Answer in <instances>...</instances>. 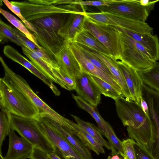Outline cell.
I'll return each instance as SVG.
<instances>
[{"instance_id": "12", "label": "cell", "mask_w": 159, "mask_h": 159, "mask_svg": "<svg viewBox=\"0 0 159 159\" xmlns=\"http://www.w3.org/2000/svg\"><path fill=\"white\" fill-rule=\"evenodd\" d=\"M53 57L59 67L70 76L75 78L82 73L80 64L68 43H64Z\"/></svg>"}, {"instance_id": "19", "label": "cell", "mask_w": 159, "mask_h": 159, "mask_svg": "<svg viewBox=\"0 0 159 159\" xmlns=\"http://www.w3.org/2000/svg\"><path fill=\"white\" fill-rule=\"evenodd\" d=\"M87 48L99 58L108 68L120 87L122 92V95L125 97L132 100L123 73L118 65L117 61L114 59L111 56L99 52L88 47Z\"/></svg>"}, {"instance_id": "39", "label": "cell", "mask_w": 159, "mask_h": 159, "mask_svg": "<svg viewBox=\"0 0 159 159\" xmlns=\"http://www.w3.org/2000/svg\"><path fill=\"white\" fill-rule=\"evenodd\" d=\"M12 30L14 33L20 39L26 48H28L32 51L43 49V48H40L36 46L32 41L30 40L26 35L17 29L12 27Z\"/></svg>"}, {"instance_id": "25", "label": "cell", "mask_w": 159, "mask_h": 159, "mask_svg": "<svg viewBox=\"0 0 159 159\" xmlns=\"http://www.w3.org/2000/svg\"><path fill=\"white\" fill-rule=\"evenodd\" d=\"M22 49L23 53L39 70L53 82L59 84L51 67L46 62L28 48H22Z\"/></svg>"}, {"instance_id": "18", "label": "cell", "mask_w": 159, "mask_h": 159, "mask_svg": "<svg viewBox=\"0 0 159 159\" xmlns=\"http://www.w3.org/2000/svg\"><path fill=\"white\" fill-rule=\"evenodd\" d=\"M40 115L49 125L61 135L84 159H93L89 149L84 146L76 136L48 116L43 114Z\"/></svg>"}, {"instance_id": "42", "label": "cell", "mask_w": 159, "mask_h": 159, "mask_svg": "<svg viewBox=\"0 0 159 159\" xmlns=\"http://www.w3.org/2000/svg\"><path fill=\"white\" fill-rule=\"evenodd\" d=\"M27 1L33 4L47 6L70 4H72L73 1L71 0H29Z\"/></svg>"}, {"instance_id": "2", "label": "cell", "mask_w": 159, "mask_h": 159, "mask_svg": "<svg viewBox=\"0 0 159 159\" xmlns=\"http://www.w3.org/2000/svg\"><path fill=\"white\" fill-rule=\"evenodd\" d=\"M0 106L7 114L35 118L39 109L24 94L4 78L0 79Z\"/></svg>"}, {"instance_id": "24", "label": "cell", "mask_w": 159, "mask_h": 159, "mask_svg": "<svg viewBox=\"0 0 159 159\" xmlns=\"http://www.w3.org/2000/svg\"><path fill=\"white\" fill-rule=\"evenodd\" d=\"M72 95L78 105L93 117L96 121L101 133L106 137L107 132L104 125L106 121L99 114L96 107L91 105L80 96L73 94Z\"/></svg>"}, {"instance_id": "49", "label": "cell", "mask_w": 159, "mask_h": 159, "mask_svg": "<svg viewBox=\"0 0 159 159\" xmlns=\"http://www.w3.org/2000/svg\"><path fill=\"white\" fill-rule=\"evenodd\" d=\"M120 159H122V158L120 157Z\"/></svg>"}, {"instance_id": "17", "label": "cell", "mask_w": 159, "mask_h": 159, "mask_svg": "<svg viewBox=\"0 0 159 159\" xmlns=\"http://www.w3.org/2000/svg\"><path fill=\"white\" fill-rule=\"evenodd\" d=\"M129 91L132 100L141 105L143 81L138 72L121 61H117Z\"/></svg>"}, {"instance_id": "29", "label": "cell", "mask_w": 159, "mask_h": 159, "mask_svg": "<svg viewBox=\"0 0 159 159\" xmlns=\"http://www.w3.org/2000/svg\"><path fill=\"white\" fill-rule=\"evenodd\" d=\"M104 126L107 132L106 137L110 146L112 156L119 154L123 158L124 155L122 149V141L116 136L112 127L108 122H106Z\"/></svg>"}, {"instance_id": "41", "label": "cell", "mask_w": 159, "mask_h": 159, "mask_svg": "<svg viewBox=\"0 0 159 159\" xmlns=\"http://www.w3.org/2000/svg\"><path fill=\"white\" fill-rule=\"evenodd\" d=\"M115 0H103L96 1H84L82 0L73 1L72 4L81 6H92L98 7L108 6L114 2Z\"/></svg>"}, {"instance_id": "27", "label": "cell", "mask_w": 159, "mask_h": 159, "mask_svg": "<svg viewBox=\"0 0 159 159\" xmlns=\"http://www.w3.org/2000/svg\"><path fill=\"white\" fill-rule=\"evenodd\" d=\"M71 116L78 125L93 137L99 143L108 150H111L109 143L102 137L99 128L92 123L83 120L76 116L73 115H71Z\"/></svg>"}, {"instance_id": "7", "label": "cell", "mask_w": 159, "mask_h": 159, "mask_svg": "<svg viewBox=\"0 0 159 159\" xmlns=\"http://www.w3.org/2000/svg\"><path fill=\"white\" fill-rule=\"evenodd\" d=\"M92 19L99 24L122 27L141 34H152L153 29L145 22L120 15L107 12H95Z\"/></svg>"}, {"instance_id": "23", "label": "cell", "mask_w": 159, "mask_h": 159, "mask_svg": "<svg viewBox=\"0 0 159 159\" xmlns=\"http://www.w3.org/2000/svg\"><path fill=\"white\" fill-rule=\"evenodd\" d=\"M138 72L144 84L159 93V62L155 61L150 67Z\"/></svg>"}, {"instance_id": "45", "label": "cell", "mask_w": 159, "mask_h": 159, "mask_svg": "<svg viewBox=\"0 0 159 159\" xmlns=\"http://www.w3.org/2000/svg\"><path fill=\"white\" fill-rule=\"evenodd\" d=\"M141 106L144 112L149 117L148 109L147 104L143 98L141 99Z\"/></svg>"}, {"instance_id": "43", "label": "cell", "mask_w": 159, "mask_h": 159, "mask_svg": "<svg viewBox=\"0 0 159 159\" xmlns=\"http://www.w3.org/2000/svg\"><path fill=\"white\" fill-rule=\"evenodd\" d=\"M30 159H50L48 154L42 150L34 147Z\"/></svg>"}, {"instance_id": "36", "label": "cell", "mask_w": 159, "mask_h": 159, "mask_svg": "<svg viewBox=\"0 0 159 159\" xmlns=\"http://www.w3.org/2000/svg\"><path fill=\"white\" fill-rule=\"evenodd\" d=\"M120 33L121 42L129 46L134 47L143 53L150 58L154 61L151 55L140 43L130 36L120 31Z\"/></svg>"}, {"instance_id": "26", "label": "cell", "mask_w": 159, "mask_h": 159, "mask_svg": "<svg viewBox=\"0 0 159 159\" xmlns=\"http://www.w3.org/2000/svg\"><path fill=\"white\" fill-rule=\"evenodd\" d=\"M72 125L76 131V136L79 138L84 146L93 151L98 155L100 153H105L103 146L93 137L77 124L73 122Z\"/></svg>"}, {"instance_id": "6", "label": "cell", "mask_w": 159, "mask_h": 159, "mask_svg": "<svg viewBox=\"0 0 159 159\" xmlns=\"http://www.w3.org/2000/svg\"><path fill=\"white\" fill-rule=\"evenodd\" d=\"M11 2L20 8L22 16L29 22L56 14H70L81 11L72 4L56 6L33 4L27 1Z\"/></svg>"}, {"instance_id": "5", "label": "cell", "mask_w": 159, "mask_h": 159, "mask_svg": "<svg viewBox=\"0 0 159 159\" xmlns=\"http://www.w3.org/2000/svg\"><path fill=\"white\" fill-rule=\"evenodd\" d=\"M84 27L107 49L114 59L121 60V41L120 31L116 26L99 24L85 16Z\"/></svg>"}, {"instance_id": "44", "label": "cell", "mask_w": 159, "mask_h": 159, "mask_svg": "<svg viewBox=\"0 0 159 159\" xmlns=\"http://www.w3.org/2000/svg\"><path fill=\"white\" fill-rule=\"evenodd\" d=\"M139 3L142 6L148 7L152 10L153 9L155 4L159 0L150 1L149 0H139Z\"/></svg>"}, {"instance_id": "32", "label": "cell", "mask_w": 159, "mask_h": 159, "mask_svg": "<svg viewBox=\"0 0 159 159\" xmlns=\"http://www.w3.org/2000/svg\"><path fill=\"white\" fill-rule=\"evenodd\" d=\"M51 68L61 87L69 91L75 89L76 85L75 78L69 75L59 67Z\"/></svg>"}, {"instance_id": "31", "label": "cell", "mask_w": 159, "mask_h": 159, "mask_svg": "<svg viewBox=\"0 0 159 159\" xmlns=\"http://www.w3.org/2000/svg\"><path fill=\"white\" fill-rule=\"evenodd\" d=\"M94 84L99 89L101 94L105 96L116 100L122 95L110 84L102 79L94 75H89Z\"/></svg>"}, {"instance_id": "40", "label": "cell", "mask_w": 159, "mask_h": 159, "mask_svg": "<svg viewBox=\"0 0 159 159\" xmlns=\"http://www.w3.org/2000/svg\"><path fill=\"white\" fill-rule=\"evenodd\" d=\"M134 147L136 159H154L145 146L135 142Z\"/></svg>"}, {"instance_id": "21", "label": "cell", "mask_w": 159, "mask_h": 159, "mask_svg": "<svg viewBox=\"0 0 159 159\" xmlns=\"http://www.w3.org/2000/svg\"><path fill=\"white\" fill-rule=\"evenodd\" d=\"M116 27L142 44L155 61L159 60V40L157 35L139 34L122 27Z\"/></svg>"}, {"instance_id": "35", "label": "cell", "mask_w": 159, "mask_h": 159, "mask_svg": "<svg viewBox=\"0 0 159 159\" xmlns=\"http://www.w3.org/2000/svg\"><path fill=\"white\" fill-rule=\"evenodd\" d=\"M10 127L9 115L1 110L0 113V153L1 147L7 136L9 134Z\"/></svg>"}, {"instance_id": "48", "label": "cell", "mask_w": 159, "mask_h": 159, "mask_svg": "<svg viewBox=\"0 0 159 159\" xmlns=\"http://www.w3.org/2000/svg\"><path fill=\"white\" fill-rule=\"evenodd\" d=\"M111 159V157L110 156H109L107 159Z\"/></svg>"}, {"instance_id": "4", "label": "cell", "mask_w": 159, "mask_h": 159, "mask_svg": "<svg viewBox=\"0 0 159 159\" xmlns=\"http://www.w3.org/2000/svg\"><path fill=\"white\" fill-rule=\"evenodd\" d=\"M9 115L11 129L17 132L34 147L47 154L56 152L54 147L41 132L35 118Z\"/></svg>"}, {"instance_id": "30", "label": "cell", "mask_w": 159, "mask_h": 159, "mask_svg": "<svg viewBox=\"0 0 159 159\" xmlns=\"http://www.w3.org/2000/svg\"><path fill=\"white\" fill-rule=\"evenodd\" d=\"M0 12L11 24L24 34L28 39L36 46L40 48H42L39 44L33 34L29 31L22 22L16 17L9 12L1 8L0 9Z\"/></svg>"}, {"instance_id": "16", "label": "cell", "mask_w": 159, "mask_h": 159, "mask_svg": "<svg viewBox=\"0 0 159 159\" xmlns=\"http://www.w3.org/2000/svg\"><path fill=\"white\" fill-rule=\"evenodd\" d=\"M85 11L70 14L66 22L63 24L57 33L64 43L74 42L76 36L84 29Z\"/></svg>"}, {"instance_id": "9", "label": "cell", "mask_w": 159, "mask_h": 159, "mask_svg": "<svg viewBox=\"0 0 159 159\" xmlns=\"http://www.w3.org/2000/svg\"><path fill=\"white\" fill-rule=\"evenodd\" d=\"M97 7L101 12L117 14L143 22L147 20L152 10L141 5L139 0H115L108 6Z\"/></svg>"}, {"instance_id": "47", "label": "cell", "mask_w": 159, "mask_h": 159, "mask_svg": "<svg viewBox=\"0 0 159 159\" xmlns=\"http://www.w3.org/2000/svg\"><path fill=\"white\" fill-rule=\"evenodd\" d=\"M120 158L118 154H116L112 156L111 159H120Z\"/></svg>"}, {"instance_id": "46", "label": "cell", "mask_w": 159, "mask_h": 159, "mask_svg": "<svg viewBox=\"0 0 159 159\" xmlns=\"http://www.w3.org/2000/svg\"><path fill=\"white\" fill-rule=\"evenodd\" d=\"M48 156L50 159H62L55 152L48 154Z\"/></svg>"}, {"instance_id": "3", "label": "cell", "mask_w": 159, "mask_h": 159, "mask_svg": "<svg viewBox=\"0 0 159 159\" xmlns=\"http://www.w3.org/2000/svg\"><path fill=\"white\" fill-rule=\"evenodd\" d=\"M0 61L4 71V78L32 102L39 109V114L48 116L70 132H76L72 125L73 121L59 114L43 102L33 91L25 80L8 67L1 57Z\"/></svg>"}, {"instance_id": "14", "label": "cell", "mask_w": 159, "mask_h": 159, "mask_svg": "<svg viewBox=\"0 0 159 159\" xmlns=\"http://www.w3.org/2000/svg\"><path fill=\"white\" fill-rule=\"evenodd\" d=\"M121 43L122 57L120 61L138 72L148 68L156 61L134 47Z\"/></svg>"}, {"instance_id": "8", "label": "cell", "mask_w": 159, "mask_h": 159, "mask_svg": "<svg viewBox=\"0 0 159 159\" xmlns=\"http://www.w3.org/2000/svg\"><path fill=\"white\" fill-rule=\"evenodd\" d=\"M43 134L54 147L62 159H84L64 138L51 127L39 114L35 118Z\"/></svg>"}, {"instance_id": "38", "label": "cell", "mask_w": 159, "mask_h": 159, "mask_svg": "<svg viewBox=\"0 0 159 159\" xmlns=\"http://www.w3.org/2000/svg\"><path fill=\"white\" fill-rule=\"evenodd\" d=\"M135 142L130 138L122 141V147L124 155V159H136V154L134 147Z\"/></svg>"}, {"instance_id": "10", "label": "cell", "mask_w": 159, "mask_h": 159, "mask_svg": "<svg viewBox=\"0 0 159 159\" xmlns=\"http://www.w3.org/2000/svg\"><path fill=\"white\" fill-rule=\"evenodd\" d=\"M75 79L76 85L75 90L78 96L96 107L100 102L101 93L90 75L82 72Z\"/></svg>"}, {"instance_id": "11", "label": "cell", "mask_w": 159, "mask_h": 159, "mask_svg": "<svg viewBox=\"0 0 159 159\" xmlns=\"http://www.w3.org/2000/svg\"><path fill=\"white\" fill-rule=\"evenodd\" d=\"M70 48L80 64L82 72L97 76L110 84L122 94L121 89L116 82L106 73L87 59L81 51L78 43H69Z\"/></svg>"}, {"instance_id": "34", "label": "cell", "mask_w": 159, "mask_h": 159, "mask_svg": "<svg viewBox=\"0 0 159 159\" xmlns=\"http://www.w3.org/2000/svg\"><path fill=\"white\" fill-rule=\"evenodd\" d=\"M78 44L84 55L87 59L106 73L116 81L108 68L99 58L90 51L86 47L79 44Z\"/></svg>"}, {"instance_id": "37", "label": "cell", "mask_w": 159, "mask_h": 159, "mask_svg": "<svg viewBox=\"0 0 159 159\" xmlns=\"http://www.w3.org/2000/svg\"><path fill=\"white\" fill-rule=\"evenodd\" d=\"M6 6L13 13L17 16L25 25L26 27L30 30L33 33L36 31L35 27L30 22L27 21L22 16L20 8L6 0H2Z\"/></svg>"}, {"instance_id": "22", "label": "cell", "mask_w": 159, "mask_h": 159, "mask_svg": "<svg viewBox=\"0 0 159 159\" xmlns=\"http://www.w3.org/2000/svg\"><path fill=\"white\" fill-rule=\"evenodd\" d=\"M74 42L99 52L111 56L107 49L92 34L85 29L76 36Z\"/></svg>"}, {"instance_id": "1", "label": "cell", "mask_w": 159, "mask_h": 159, "mask_svg": "<svg viewBox=\"0 0 159 159\" xmlns=\"http://www.w3.org/2000/svg\"><path fill=\"white\" fill-rule=\"evenodd\" d=\"M115 100L117 114L124 126H127L129 138L147 147L153 134L149 117L141 105L122 95Z\"/></svg>"}, {"instance_id": "33", "label": "cell", "mask_w": 159, "mask_h": 159, "mask_svg": "<svg viewBox=\"0 0 159 159\" xmlns=\"http://www.w3.org/2000/svg\"><path fill=\"white\" fill-rule=\"evenodd\" d=\"M9 39L22 48H26L22 42L14 33L12 27L4 22L1 19L0 20V42Z\"/></svg>"}, {"instance_id": "13", "label": "cell", "mask_w": 159, "mask_h": 159, "mask_svg": "<svg viewBox=\"0 0 159 159\" xmlns=\"http://www.w3.org/2000/svg\"><path fill=\"white\" fill-rule=\"evenodd\" d=\"M3 52L5 56L13 61L22 65L30 72L41 79L48 86L56 95H60V92L53 84L52 80L39 70L32 63L20 54L11 46H4Z\"/></svg>"}, {"instance_id": "15", "label": "cell", "mask_w": 159, "mask_h": 159, "mask_svg": "<svg viewBox=\"0 0 159 159\" xmlns=\"http://www.w3.org/2000/svg\"><path fill=\"white\" fill-rule=\"evenodd\" d=\"M8 150L4 159L30 158L34 146L24 138L18 137L11 128L9 134Z\"/></svg>"}, {"instance_id": "28", "label": "cell", "mask_w": 159, "mask_h": 159, "mask_svg": "<svg viewBox=\"0 0 159 159\" xmlns=\"http://www.w3.org/2000/svg\"><path fill=\"white\" fill-rule=\"evenodd\" d=\"M39 29L58 32L63 23L60 18L57 16H48L30 22Z\"/></svg>"}, {"instance_id": "20", "label": "cell", "mask_w": 159, "mask_h": 159, "mask_svg": "<svg viewBox=\"0 0 159 159\" xmlns=\"http://www.w3.org/2000/svg\"><path fill=\"white\" fill-rule=\"evenodd\" d=\"M36 29V32L33 34L38 43L47 53L53 56L64 43L63 39L57 32Z\"/></svg>"}]
</instances>
